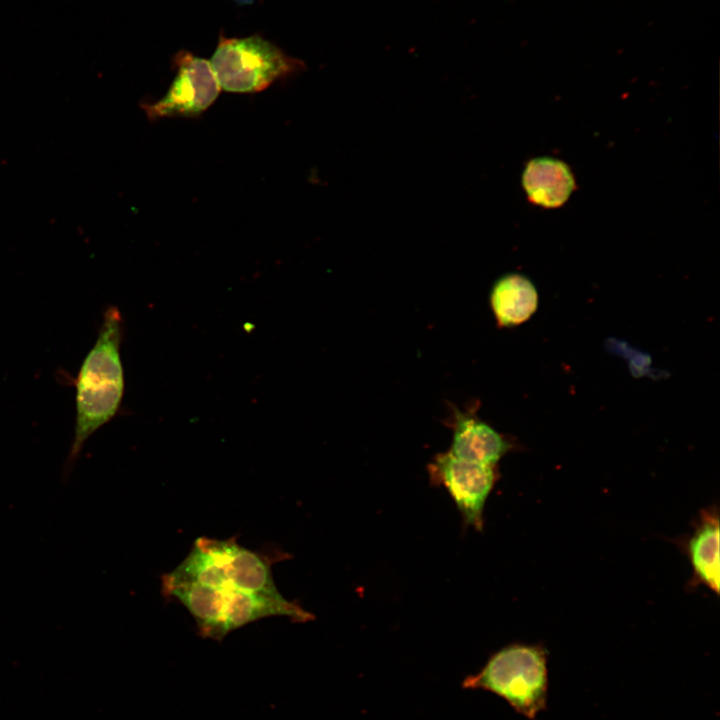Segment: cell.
Wrapping results in <instances>:
<instances>
[{
    "mask_svg": "<svg viewBox=\"0 0 720 720\" xmlns=\"http://www.w3.org/2000/svg\"><path fill=\"white\" fill-rule=\"evenodd\" d=\"M466 689H482L503 698L518 714L535 720L547 707L548 663L538 645L510 644L488 659L476 674L464 679Z\"/></svg>",
    "mask_w": 720,
    "mask_h": 720,
    "instance_id": "obj_4",
    "label": "cell"
},
{
    "mask_svg": "<svg viewBox=\"0 0 720 720\" xmlns=\"http://www.w3.org/2000/svg\"><path fill=\"white\" fill-rule=\"evenodd\" d=\"M121 338V314L111 306L105 311L98 338L77 377L75 432L63 470L65 482L69 480L86 440L119 409L124 392Z\"/></svg>",
    "mask_w": 720,
    "mask_h": 720,
    "instance_id": "obj_1",
    "label": "cell"
},
{
    "mask_svg": "<svg viewBox=\"0 0 720 720\" xmlns=\"http://www.w3.org/2000/svg\"><path fill=\"white\" fill-rule=\"evenodd\" d=\"M688 554L696 578L719 592V521L717 515L705 513L688 543Z\"/></svg>",
    "mask_w": 720,
    "mask_h": 720,
    "instance_id": "obj_11",
    "label": "cell"
},
{
    "mask_svg": "<svg viewBox=\"0 0 720 720\" xmlns=\"http://www.w3.org/2000/svg\"><path fill=\"white\" fill-rule=\"evenodd\" d=\"M490 304L498 326L512 327L525 322L534 314L538 306V294L527 277L509 273L493 285Z\"/></svg>",
    "mask_w": 720,
    "mask_h": 720,
    "instance_id": "obj_10",
    "label": "cell"
},
{
    "mask_svg": "<svg viewBox=\"0 0 720 720\" xmlns=\"http://www.w3.org/2000/svg\"><path fill=\"white\" fill-rule=\"evenodd\" d=\"M176 76L160 100L142 105L150 120L195 117L217 99L220 85L210 61L181 50L174 57Z\"/></svg>",
    "mask_w": 720,
    "mask_h": 720,
    "instance_id": "obj_7",
    "label": "cell"
},
{
    "mask_svg": "<svg viewBox=\"0 0 720 720\" xmlns=\"http://www.w3.org/2000/svg\"><path fill=\"white\" fill-rule=\"evenodd\" d=\"M210 64L220 88L237 93L262 91L305 67L301 60L286 55L259 35L221 36Z\"/></svg>",
    "mask_w": 720,
    "mask_h": 720,
    "instance_id": "obj_5",
    "label": "cell"
},
{
    "mask_svg": "<svg viewBox=\"0 0 720 720\" xmlns=\"http://www.w3.org/2000/svg\"><path fill=\"white\" fill-rule=\"evenodd\" d=\"M162 593L178 600L193 616L202 637L222 640L228 633L266 617L284 616L307 622L313 615L284 596L272 597L237 589L218 588L163 575Z\"/></svg>",
    "mask_w": 720,
    "mask_h": 720,
    "instance_id": "obj_2",
    "label": "cell"
},
{
    "mask_svg": "<svg viewBox=\"0 0 720 720\" xmlns=\"http://www.w3.org/2000/svg\"><path fill=\"white\" fill-rule=\"evenodd\" d=\"M428 473L433 485L448 491L465 525L480 530L484 506L496 482V466L462 459L446 451L432 458Z\"/></svg>",
    "mask_w": 720,
    "mask_h": 720,
    "instance_id": "obj_6",
    "label": "cell"
},
{
    "mask_svg": "<svg viewBox=\"0 0 720 720\" xmlns=\"http://www.w3.org/2000/svg\"><path fill=\"white\" fill-rule=\"evenodd\" d=\"M479 401H469L465 409L447 402L448 414L443 420L452 431L448 450L455 456L480 464L496 466L512 445L478 416Z\"/></svg>",
    "mask_w": 720,
    "mask_h": 720,
    "instance_id": "obj_8",
    "label": "cell"
},
{
    "mask_svg": "<svg viewBox=\"0 0 720 720\" xmlns=\"http://www.w3.org/2000/svg\"><path fill=\"white\" fill-rule=\"evenodd\" d=\"M271 565V558L240 545L235 538L199 537L183 561L166 575L176 580L281 597Z\"/></svg>",
    "mask_w": 720,
    "mask_h": 720,
    "instance_id": "obj_3",
    "label": "cell"
},
{
    "mask_svg": "<svg viewBox=\"0 0 720 720\" xmlns=\"http://www.w3.org/2000/svg\"><path fill=\"white\" fill-rule=\"evenodd\" d=\"M522 186L530 202L544 208H558L576 188L574 175L562 160L537 157L530 160L522 173Z\"/></svg>",
    "mask_w": 720,
    "mask_h": 720,
    "instance_id": "obj_9",
    "label": "cell"
},
{
    "mask_svg": "<svg viewBox=\"0 0 720 720\" xmlns=\"http://www.w3.org/2000/svg\"><path fill=\"white\" fill-rule=\"evenodd\" d=\"M234 1H236L238 4H241V5H247V4H251L254 0H234Z\"/></svg>",
    "mask_w": 720,
    "mask_h": 720,
    "instance_id": "obj_12",
    "label": "cell"
}]
</instances>
